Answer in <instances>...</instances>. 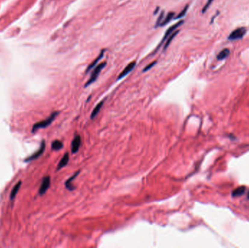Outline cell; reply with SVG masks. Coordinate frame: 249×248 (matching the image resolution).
Returning a JSON list of instances; mask_svg holds the SVG:
<instances>
[{
	"label": "cell",
	"mask_w": 249,
	"mask_h": 248,
	"mask_svg": "<svg viewBox=\"0 0 249 248\" xmlns=\"http://www.w3.org/2000/svg\"><path fill=\"white\" fill-rule=\"evenodd\" d=\"M59 111H54L48 116V118L45 119L43 120V121L36 122V124H34L32 127V130H31V132L34 133L37 131L39 129H43L45 128V127H48L49 125H51L53 123V122L55 120V119L58 116Z\"/></svg>",
	"instance_id": "cell-1"
},
{
	"label": "cell",
	"mask_w": 249,
	"mask_h": 248,
	"mask_svg": "<svg viewBox=\"0 0 249 248\" xmlns=\"http://www.w3.org/2000/svg\"><path fill=\"white\" fill-rule=\"evenodd\" d=\"M105 66H106V63L104 62V63H101V64H100L99 65H97L96 66H95V68L94 69L93 72H92L91 76H90V79L88 80V82H87L86 84H85V87H88L89 85H91V84H93L94 82L97 79V78H98V76H99V74H100L101 71L105 67Z\"/></svg>",
	"instance_id": "cell-2"
},
{
	"label": "cell",
	"mask_w": 249,
	"mask_h": 248,
	"mask_svg": "<svg viewBox=\"0 0 249 248\" xmlns=\"http://www.w3.org/2000/svg\"><path fill=\"white\" fill-rule=\"evenodd\" d=\"M182 23H184V20H180V21L177 22L176 23L173 24V26H170V27L168 28V30H167L166 32H165L164 36H163V39L161 40V42H160V43L159 44V45H158V46L157 47V48L155 49V50H154V52H156L158 50H159V48H160V47H161L162 45H163V44H164V43L165 42V41H166L167 39H168V36H169L174 31L176 30V29H178L179 26H182Z\"/></svg>",
	"instance_id": "cell-3"
},
{
	"label": "cell",
	"mask_w": 249,
	"mask_h": 248,
	"mask_svg": "<svg viewBox=\"0 0 249 248\" xmlns=\"http://www.w3.org/2000/svg\"><path fill=\"white\" fill-rule=\"evenodd\" d=\"M246 29L245 27H240L235 29L232 31L228 36V39L230 41H236V40L241 39L246 34Z\"/></svg>",
	"instance_id": "cell-4"
},
{
	"label": "cell",
	"mask_w": 249,
	"mask_h": 248,
	"mask_svg": "<svg viewBox=\"0 0 249 248\" xmlns=\"http://www.w3.org/2000/svg\"><path fill=\"white\" fill-rule=\"evenodd\" d=\"M45 148H46L45 141V140H42L41 142V144H40L39 148H38L37 151H36V152L33 153L32 154L30 155L29 157H28L27 158H26L25 160H24V162H31V161H33V160H36V159H38L39 157H40L43 154V153L45 152Z\"/></svg>",
	"instance_id": "cell-5"
},
{
	"label": "cell",
	"mask_w": 249,
	"mask_h": 248,
	"mask_svg": "<svg viewBox=\"0 0 249 248\" xmlns=\"http://www.w3.org/2000/svg\"><path fill=\"white\" fill-rule=\"evenodd\" d=\"M50 183H51V180H50V176H45L43 178L39 188V191H38L39 196H43L48 191V188L50 186Z\"/></svg>",
	"instance_id": "cell-6"
},
{
	"label": "cell",
	"mask_w": 249,
	"mask_h": 248,
	"mask_svg": "<svg viewBox=\"0 0 249 248\" xmlns=\"http://www.w3.org/2000/svg\"><path fill=\"white\" fill-rule=\"evenodd\" d=\"M81 145H82V139H81V137H80V135H75V137L74 138V139H73L72 141H71V153H72L73 154L77 153L78 151L79 150L80 147H81Z\"/></svg>",
	"instance_id": "cell-7"
},
{
	"label": "cell",
	"mask_w": 249,
	"mask_h": 248,
	"mask_svg": "<svg viewBox=\"0 0 249 248\" xmlns=\"http://www.w3.org/2000/svg\"><path fill=\"white\" fill-rule=\"evenodd\" d=\"M135 61H133V62L130 63V64H128V65L124 69H123V71L120 73V74L118 76V77H117V80L121 79L124 78L125 76H127V75L129 74L130 71H131L132 70L135 68Z\"/></svg>",
	"instance_id": "cell-8"
},
{
	"label": "cell",
	"mask_w": 249,
	"mask_h": 248,
	"mask_svg": "<svg viewBox=\"0 0 249 248\" xmlns=\"http://www.w3.org/2000/svg\"><path fill=\"white\" fill-rule=\"evenodd\" d=\"M79 172H80V170L76 171L75 173H74V175H71L69 179L66 181L65 187L66 188H67L69 191H74V190L75 189V186H74V185L72 184V182H73V181L76 178V176L79 174Z\"/></svg>",
	"instance_id": "cell-9"
},
{
	"label": "cell",
	"mask_w": 249,
	"mask_h": 248,
	"mask_svg": "<svg viewBox=\"0 0 249 248\" xmlns=\"http://www.w3.org/2000/svg\"><path fill=\"white\" fill-rule=\"evenodd\" d=\"M69 153H64V155L63 156V157L61 159V160L59 161L58 165H57V167H56V170H60L61 169H62L63 167H64L65 166H67L68 165V163H69Z\"/></svg>",
	"instance_id": "cell-10"
},
{
	"label": "cell",
	"mask_w": 249,
	"mask_h": 248,
	"mask_svg": "<svg viewBox=\"0 0 249 248\" xmlns=\"http://www.w3.org/2000/svg\"><path fill=\"white\" fill-rule=\"evenodd\" d=\"M21 183H22L21 181H19V182L17 183L14 186V187L13 188V189H12L11 192H10V200H13L15 198L17 194L18 193L19 189H20V186H21Z\"/></svg>",
	"instance_id": "cell-11"
},
{
	"label": "cell",
	"mask_w": 249,
	"mask_h": 248,
	"mask_svg": "<svg viewBox=\"0 0 249 248\" xmlns=\"http://www.w3.org/2000/svg\"><path fill=\"white\" fill-rule=\"evenodd\" d=\"M104 101H101V102H99L98 104L95 106V107L94 108L93 111L91 112V114H90V119H93L95 118L97 115H98V113L100 112L103 105H104Z\"/></svg>",
	"instance_id": "cell-12"
},
{
	"label": "cell",
	"mask_w": 249,
	"mask_h": 248,
	"mask_svg": "<svg viewBox=\"0 0 249 248\" xmlns=\"http://www.w3.org/2000/svg\"><path fill=\"white\" fill-rule=\"evenodd\" d=\"M104 50H102V51L101 52L100 55H99L98 56L96 57V59H95V60H94L93 62H92L91 64H90V65L88 66V69H87V70H86V72H87V73L89 72V71H90V70L93 69V68L95 67V66H97V64H98V63L99 62V60H100L101 59L102 57H104Z\"/></svg>",
	"instance_id": "cell-13"
},
{
	"label": "cell",
	"mask_w": 249,
	"mask_h": 248,
	"mask_svg": "<svg viewBox=\"0 0 249 248\" xmlns=\"http://www.w3.org/2000/svg\"><path fill=\"white\" fill-rule=\"evenodd\" d=\"M179 30L176 29V30L174 31L172 33V34H170L169 36H168V38L167 39L166 41H165V45H164V48H163V50H165L167 48H168V46L170 45V44L171 43V42L173 41V39L176 37V35L179 34Z\"/></svg>",
	"instance_id": "cell-14"
},
{
	"label": "cell",
	"mask_w": 249,
	"mask_h": 248,
	"mask_svg": "<svg viewBox=\"0 0 249 248\" xmlns=\"http://www.w3.org/2000/svg\"><path fill=\"white\" fill-rule=\"evenodd\" d=\"M229 53H230V50L228 48H224L217 55V59L219 60H222L224 59H225L226 57H227L229 55Z\"/></svg>",
	"instance_id": "cell-15"
},
{
	"label": "cell",
	"mask_w": 249,
	"mask_h": 248,
	"mask_svg": "<svg viewBox=\"0 0 249 248\" xmlns=\"http://www.w3.org/2000/svg\"><path fill=\"white\" fill-rule=\"evenodd\" d=\"M63 147H64V144L59 140H55L51 144V148L54 151H59L62 149Z\"/></svg>",
	"instance_id": "cell-16"
},
{
	"label": "cell",
	"mask_w": 249,
	"mask_h": 248,
	"mask_svg": "<svg viewBox=\"0 0 249 248\" xmlns=\"http://www.w3.org/2000/svg\"><path fill=\"white\" fill-rule=\"evenodd\" d=\"M174 15H175V13H174L173 12H170V13H168V15H166V17L164 18V20H163L161 23H160V26H164L165 25H166L167 23H168L172 20V18H173Z\"/></svg>",
	"instance_id": "cell-17"
},
{
	"label": "cell",
	"mask_w": 249,
	"mask_h": 248,
	"mask_svg": "<svg viewBox=\"0 0 249 248\" xmlns=\"http://www.w3.org/2000/svg\"><path fill=\"white\" fill-rule=\"evenodd\" d=\"M245 191V188L243 187V186H240V187L236 188L234 191L232 192V196L233 197H240L241 195H243L244 194Z\"/></svg>",
	"instance_id": "cell-18"
},
{
	"label": "cell",
	"mask_w": 249,
	"mask_h": 248,
	"mask_svg": "<svg viewBox=\"0 0 249 248\" xmlns=\"http://www.w3.org/2000/svg\"><path fill=\"white\" fill-rule=\"evenodd\" d=\"M188 8H189V6H188V5H186L185 8L183 9L182 11H181L180 13H179V14L178 15H177L175 19H180V18H182V17H184V15H186V13H187Z\"/></svg>",
	"instance_id": "cell-19"
},
{
	"label": "cell",
	"mask_w": 249,
	"mask_h": 248,
	"mask_svg": "<svg viewBox=\"0 0 249 248\" xmlns=\"http://www.w3.org/2000/svg\"><path fill=\"white\" fill-rule=\"evenodd\" d=\"M163 17H164V12L162 11L161 13L160 14V16L158 17V19L157 20L156 22V25H155V27H157V26H160V23H161L162 21H163Z\"/></svg>",
	"instance_id": "cell-20"
},
{
	"label": "cell",
	"mask_w": 249,
	"mask_h": 248,
	"mask_svg": "<svg viewBox=\"0 0 249 248\" xmlns=\"http://www.w3.org/2000/svg\"><path fill=\"white\" fill-rule=\"evenodd\" d=\"M214 0H208V2H207V3L205 4V5L204 7H203V10H202V12H203V13H205V12L207 11V10H208V8H209V7L210 6V5L213 3V2Z\"/></svg>",
	"instance_id": "cell-21"
},
{
	"label": "cell",
	"mask_w": 249,
	"mask_h": 248,
	"mask_svg": "<svg viewBox=\"0 0 249 248\" xmlns=\"http://www.w3.org/2000/svg\"><path fill=\"white\" fill-rule=\"evenodd\" d=\"M156 63H157L156 61H154V62H151V64H149V65H147V66H146L145 68H144V70H143V71H144V72H146V71H147L148 70H149L150 69H151V68H152L153 66L155 65Z\"/></svg>",
	"instance_id": "cell-22"
},
{
	"label": "cell",
	"mask_w": 249,
	"mask_h": 248,
	"mask_svg": "<svg viewBox=\"0 0 249 248\" xmlns=\"http://www.w3.org/2000/svg\"><path fill=\"white\" fill-rule=\"evenodd\" d=\"M158 10H159V8H157V10H155V12H154V14H157V11H158Z\"/></svg>",
	"instance_id": "cell-23"
}]
</instances>
